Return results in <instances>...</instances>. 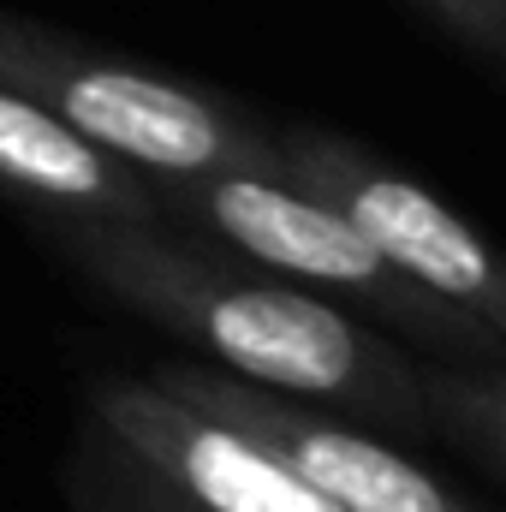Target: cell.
Instances as JSON below:
<instances>
[{"label": "cell", "mask_w": 506, "mask_h": 512, "mask_svg": "<svg viewBox=\"0 0 506 512\" xmlns=\"http://www.w3.org/2000/svg\"><path fill=\"white\" fill-rule=\"evenodd\" d=\"M0 84L48 108L102 155L143 179H203V173H280L274 131L256 126L227 96L185 84L173 72L137 66L72 30L0 6Z\"/></svg>", "instance_id": "3"}, {"label": "cell", "mask_w": 506, "mask_h": 512, "mask_svg": "<svg viewBox=\"0 0 506 512\" xmlns=\"http://www.w3.org/2000/svg\"><path fill=\"white\" fill-rule=\"evenodd\" d=\"M42 239L96 292L203 352L221 376L376 429H423V364L322 292H304L173 221L54 227Z\"/></svg>", "instance_id": "1"}, {"label": "cell", "mask_w": 506, "mask_h": 512, "mask_svg": "<svg viewBox=\"0 0 506 512\" xmlns=\"http://www.w3.org/2000/svg\"><path fill=\"white\" fill-rule=\"evenodd\" d=\"M149 376L167 393L191 399L197 411L227 417L233 429H245L262 447H274L340 512H477L465 507L435 471H423L393 441H381V429H364L346 411L268 393V387H251L239 376H221L209 364H155Z\"/></svg>", "instance_id": "5"}, {"label": "cell", "mask_w": 506, "mask_h": 512, "mask_svg": "<svg viewBox=\"0 0 506 512\" xmlns=\"http://www.w3.org/2000/svg\"><path fill=\"white\" fill-rule=\"evenodd\" d=\"M0 197L36 221V233L54 227H114V221H167L155 203V185L60 126L48 108L0 84Z\"/></svg>", "instance_id": "7"}, {"label": "cell", "mask_w": 506, "mask_h": 512, "mask_svg": "<svg viewBox=\"0 0 506 512\" xmlns=\"http://www.w3.org/2000/svg\"><path fill=\"white\" fill-rule=\"evenodd\" d=\"M66 495H72V512H203L185 495H173L143 459H131L90 417H84V435L66 465Z\"/></svg>", "instance_id": "9"}, {"label": "cell", "mask_w": 506, "mask_h": 512, "mask_svg": "<svg viewBox=\"0 0 506 512\" xmlns=\"http://www.w3.org/2000/svg\"><path fill=\"white\" fill-rule=\"evenodd\" d=\"M274 143H280V173L292 185L340 209L399 274H411L459 316L483 322L506 346V256L465 215H453L429 185H417L411 173L387 167L334 131L292 126L274 131Z\"/></svg>", "instance_id": "4"}, {"label": "cell", "mask_w": 506, "mask_h": 512, "mask_svg": "<svg viewBox=\"0 0 506 512\" xmlns=\"http://www.w3.org/2000/svg\"><path fill=\"white\" fill-rule=\"evenodd\" d=\"M441 24H453L477 54L506 66V0H423Z\"/></svg>", "instance_id": "10"}, {"label": "cell", "mask_w": 506, "mask_h": 512, "mask_svg": "<svg viewBox=\"0 0 506 512\" xmlns=\"http://www.w3.org/2000/svg\"><path fill=\"white\" fill-rule=\"evenodd\" d=\"M423 429L506 465V364H423Z\"/></svg>", "instance_id": "8"}, {"label": "cell", "mask_w": 506, "mask_h": 512, "mask_svg": "<svg viewBox=\"0 0 506 512\" xmlns=\"http://www.w3.org/2000/svg\"><path fill=\"white\" fill-rule=\"evenodd\" d=\"M155 203L173 227L245 256L256 268L346 304L393 340H417L435 364H506V346L387 256L322 197L292 185L286 173H203V179H149Z\"/></svg>", "instance_id": "2"}, {"label": "cell", "mask_w": 506, "mask_h": 512, "mask_svg": "<svg viewBox=\"0 0 506 512\" xmlns=\"http://www.w3.org/2000/svg\"><path fill=\"white\" fill-rule=\"evenodd\" d=\"M90 423H102L131 459L203 512H340L274 447L167 393L149 370L90 382Z\"/></svg>", "instance_id": "6"}]
</instances>
